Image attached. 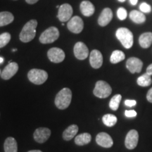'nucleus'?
Masks as SVG:
<instances>
[{"label": "nucleus", "mask_w": 152, "mask_h": 152, "mask_svg": "<svg viewBox=\"0 0 152 152\" xmlns=\"http://www.w3.org/2000/svg\"><path fill=\"white\" fill-rule=\"evenodd\" d=\"M37 26V21L36 20H30L23 28L20 32V41L23 42H29L35 38L36 35V28Z\"/></svg>", "instance_id": "1"}, {"label": "nucleus", "mask_w": 152, "mask_h": 152, "mask_svg": "<svg viewBox=\"0 0 152 152\" xmlns=\"http://www.w3.org/2000/svg\"><path fill=\"white\" fill-rule=\"evenodd\" d=\"M72 100V92L69 88L62 89L58 92L55 98V104L61 110L67 109Z\"/></svg>", "instance_id": "2"}, {"label": "nucleus", "mask_w": 152, "mask_h": 152, "mask_svg": "<svg viewBox=\"0 0 152 152\" xmlns=\"http://www.w3.org/2000/svg\"><path fill=\"white\" fill-rule=\"evenodd\" d=\"M115 35L125 49H130L133 45V34L126 28H120L117 30Z\"/></svg>", "instance_id": "3"}, {"label": "nucleus", "mask_w": 152, "mask_h": 152, "mask_svg": "<svg viewBox=\"0 0 152 152\" xmlns=\"http://www.w3.org/2000/svg\"><path fill=\"white\" fill-rule=\"evenodd\" d=\"M28 77L33 84L42 85L47 81L48 78V74L44 70L34 68L28 72Z\"/></svg>", "instance_id": "4"}, {"label": "nucleus", "mask_w": 152, "mask_h": 152, "mask_svg": "<svg viewBox=\"0 0 152 152\" xmlns=\"http://www.w3.org/2000/svg\"><path fill=\"white\" fill-rule=\"evenodd\" d=\"M112 89L107 83L103 80H99L96 82L95 87L93 90V93L96 97L104 99L111 95Z\"/></svg>", "instance_id": "5"}, {"label": "nucleus", "mask_w": 152, "mask_h": 152, "mask_svg": "<svg viewBox=\"0 0 152 152\" xmlns=\"http://www.w3.org/2000/svg\"><path fill=\"white\" fill-rule=\"evenodd\" d=\"M59 37V31L56 27H50L45 30L39 37V42L42 44L52 43L57 40Z\"/></svg>", "instance_id": "6"}, {"label": "nucleus", "mask_w": 152, "mask_h": 152, "mask_svg": "<svg viewBox=\"0 0 152 152\" xmlns=\"http://www.w3.org/2000/svg\"><path fill=\"white\" fill-rule=\"evenodd\" d=\"M68 29L72 33L79 34L83 31L84 28V23L83 19L79 16H73L69 20L67 24Z\"/></svg>", "instance_id": "7"}, {"label": "nucleus", "mask_w": 152, "mask_h": 152, "mask_svg": "<svg viewBox=\"0 0 152 152\" xmlns=\"http://www.w3.org/2000/svg\"><path fill=\"white\" fill-rule=\"evenodd\" d=\"M73 12V8L69 4H64L58 8L57 17L61 22L68 21L71 18Z\"/></svg>", "instance_id": "8"}, {"label": "nucleus", "mask_w": 152, "mask_h": 152, "mask_svg": "<svg viewBox=\"0 0 152 152\" xmlns=\"http://www.w3.org/2000/svg\"><path fill=\"white\" fill-rule=\"evenodd\" d=\"M139 141V134L136 130H131L127 134L125 140V145L127 149H134L137 146Z\"/></svg>", "instance_id": "9"}, {"label": "nucleus", "mask_w": 152, "mask_h": 152, "mask_svg": "<svg viewBox=\"0 0 152 152\" xmlns=\"http://www.w3.org/2000/svg\"><path fill=\"white\" fill-rule=\"evenodd\" d=\"M47 56L49 59L53 63L62 62L65 58V53L61 49L57 48V47H53L51 48L47 52Z\"/></svg>", "instance_id": "10"}, {"label": "nucleus", "mask_w": 152, "mask_h": 152, "mask_svg": "<svg viewBox=\"0 0 152 152\" xmlns=\"http://www.w3.org/2000/svg\"><path fill=\"white\" fill-rule=\"evenodd\" d=\"M126 67L131 73H140L143 67V62L136 57H131L127 61Z\"/></svg>", "instance_id": "11"}, {"label": "nucleus", "mask_w": 152, "mask_h": 152, "mask_svg": "<svg viewBox=\"0 0 152 152\" xmlns=\"http://www.w3.org/2000/svg\"><path fill=\"white\" fill-rule=\"evenodd\" d=\"M75 56L79 60H84L87 58L89 55L88 48L84 43L78 42L75 45L73 49Z\"/></svg>", "instance_id": "12"}, {"label": "nucleus", "mask_w": 152, "mask_h": 152, "mask_svg": "<svg viewBox=\"0 0 152 152\" xmlns=\"http://www.w3.org/2000/svg\"><path fill=\"white\" fill-rule=\"evenodd\" d=\"M51 135V130L47 128H39L36 129L33 134L34 140L38 143H45Z\"/></svg>", "instance_id": "13"}, {"label": "nucleus", "mask_w": 152, "mask_h": 152, "mask_svg": "<svg viewBox=\"0 0 152 152\" xmlns=\"http://www.w3.org/2000/svg\"><path fill=\"white\" fill-rule=\"evenodd\" d=\"M18 71V65L16 62H11L4 68L2 73H1V77L4 80L11 79L13 76L16 75Z\"/></svg>", "instance_id": "14"}, {"label": "nucleus", "mask_w": 152, "mask_h": 152, "mask_svg": "<svg viewBox=\"0 0 152 152\" xmlns=\"http://www.w3.org/2000/svg\"><path fill=\"white\" fill-rule=\"evenodd\" d=\"M90 63L93 68L98 69L103 64V56L99 50L94 49L90 53Z\"/></svg>", "instance_id": "15"}, {"label": "nucleus", "mask_w": 152, "mask_h": 152, "mask_svg": "<svg viewBox=\"0 0 152 152\" xmlns=\"http://www.w3.org/2000/svg\"><path fill=\"white\" fill-rule=\"evenodd\" d=\"M97 144L104 148H110L113 146V141L111 137L106 132H100L96 137Z\"/></svg>", "instance_id": "16"}, {"label": "nucleus", "mask_w": 152, "mask_h": 152, "mask_svg": "<svg viewBox=\"0 0 152 152\" xmlns=\"http://www.w3.org/2000/svg\"><path fill=\"white\" fill-rule=\"evenodd\" d=\"M112 18H113V12L111 9L109 8L104 9L99 17L98 23L102 27H104L111 22Z\"/></svg>", "instance_id": "17"}, {"label": "nucleus", "mask_w": 152, "mask_h": 152, "mask_svg": "<svg viewBox=\"0 0 152 152\" xmlns=\"http://www.w3.org/2000/svg\"><path fill=\"white\" fill-rule=\"evenodd\" d=\"M80 9V11L83 15L87 17L91 16L94 14L95 11L94 5L89 1H82Z\"/></svg>", "instance_id": "18"}, {"label": "nucleus", "mask_w": 152, "mask_h": 152, "mask_svg": "<svg viewBox=\"0 0 152 152\" xmlns=\"http://www.w3.org/2000/svg\"><path fill=\"white\" fill-rule=\"evenodd\" d=\"M77 132H78V126L77 125H70L63 132V138L66 141H69L77 134Z\"/></svg>", "instance_id": "19"}, {"label": "nucleus", "mask_w": 152, "mask_h": 152, "mask_svg": "<svg viewBox=\"0 0 152 152\" xmlns=\"http://www.w3.org/2000/svg\"><path fill=\"white\" fill-rule=\"evenodd\" d=\"M4 152H18V144L16 140L14 137H9L6 139L4 144Z\"/></svg>", "instance_id": "20"}, {"label": "nucleus", "mask_w": 152, "mask_h": 152, "mask_svg": "<svg viewBox=\"0 0 152 152\" xmlns=\"http://www.w3.org/2000/svg\"><path fill=\"white\" fill-rule=\"evenodd\" d=\"M139 43L142 48H149L152 43V33L148 32L142 34L139 38Z\"/></svg>", "instance_id": "21"}, {"label": "nucleus", "mask_w": 152, "mask_h": 152, "mask_svg": "<svg viewBox=\"0 0 152 152\" xmlns=\"http://www.w3.org/2000/svg\"><path fill=\"white\" fill-rule=\"evenodd\" d=\"M14 16L9 11L0 12V27L7 26L14 21Z\"/></svg>", "instance_id": "22"}, {"label": "nucleus", "mask_w": 152, "mask_h": 152, "mask_svg": "<svg viewBox=\"0 0 152 152\" xmlns=\"http://www.w3.org/2000/svg\"><path fill=\"white\" fill-rule=\"evenodd\" d=\"M92 140V136L89 133H83L78 134L75 138V143L78 146H84L89 144Z\"/></svg>", "instance_id": "23"}, {"label": "nucleus", "mask_w": 152, "mask_h": 152, "mask_svg": "<svg viewBox=\"0 0 152 152\" xmlns=\"http://www.w3.org/2000/svg\"><path fill=\"white\" fill-rule=\"evenodd\" d=\"M130 18L136 23H143L146 20V16L143 13L137 10H132L130 13Z\"/></svg>", "instance_id": "24"}, {"label": "nucleus", "mask_w": 152, "mask_h": 152, "mask_svg": "<svg viewBox=\"0 0 152 152\" xmlns=\"http://www.w3.org/2000/svg\"><path fill=\"white\" fill-rule=\"evenodd\" d=\"M137 83L138 85L141 87H148L152 83L151 76L149 75L147 73L139 77L137 80Z\"/></svg>", "instance_id": "25"}, {"label": "nucleus", "mask_w": 152, "mask_h": 152, "mask_svg": "<svg viewBox=\"0 0 152 152\" xmlns=\"http://www.w3.org/2000/svg\"><path fill=\"white\" fill-rule=\"evenodd\" d=\"M125 54L122 51L115 50L112 53L111 58H110V61L112 64H118V63L122 61L125 59Z\"/></svg>", "instance_id": "26"}, {"label": "nucleus", "mask_w": 152, "mask_h": 152, "mask_svg": "<svg viewBox=\"0 0 152 152\" xmlns=\"http://www.w3.org/2000/svg\"><path fill=\"white\" fill-rule=\"evenodd\" d=\"M117 117L113 114H106L102 118V121L104 124L108 127H113L116 124Z\"/></svg>", "instance_id": "27"}, {"label": "nucleus", "mask_w": 152, "mask_h": 152, "mask_svg": "<svg viewBox=\"0 0 152 152\" xmlns=\"http://www.w3.org/2000/svg\"><path fill=\"white\" fill-rule=\"evenodd\" d=\"M122 96L121 94H115L111 98L109 102V107L113 111H117L119 107V104L121 103Z\"/></svg>", "instance_id": "28"}, {"label": "nucleus", "mask_w": 152, "mask_h": 152, "mask_svg": "<svg viewBox=\"0 0 152 152\" xmlns=\"http://www.w3.org/2000/svg\"><path fill=\"white\" fill-rule=\"evenodd\" d=\"M11 40V35L9 33H4L0 35V48L8 45Z\"/></svg>", "instance_id": "29"}, {"label": "nucleus", "mask_w": 152, "mask_h": 152, "mask_svg": "<svg viewBox=\"0 0 152 152\" xmlns=\"http://www.w3.org/2000/svg\"><path fill=\"white\" fill-rule=\"evenodd\" d=\"M117 16H118V18L120 20H125V19L127 18V16H128L127 11L125 10L124 8H123V7H121V8L118 9Z\"/></svg>", "instance_id": "30"}, {"label": "nucleus", "mask_w": 152, "mask_h": 152, "mask_svg": "<svg viewBox=\"0 0 152 152\" xmlns=\"http://www.w3.org/2000/svg\"><path fill=\"white\" fill-rule=\"evenodd\" d=\"M140 9L144 13H149L151 11V7L148 4L144 2L142 3L140 6Z\"/></svg>", "instance_id": "31"}, {"label": "nucleus", "mask_w": 152, "mask_h": 152, "mask_svg": "<svg viewBox=\"0 0 152 152\" xmlns=\"http://www.w3.org/2000/svg\"><path fill=\"white\" fill-rule=\"evenodd\" d=\"M125 115L128 118H134L137 115V112L134 110H130V111L126 110L125 111Z\"/></svg>", "instance_id": "32"}, {"label": "nucleus", "mask_w": 152, "mask_h": 152, "mask_svg": "<svg viewBox=\"0 0 152 152\" xmlns=\"http://www.w3.org/2000/svg\"><path fill=\"white\" fill-rule=\"evenodd\" d=\"M137 104L135 100H130V99H127L125 101V105L128 106V107H132V106H135Z\"/></svg>", "instance_id": "33"}, {"label": "nucleus", "mask_w": 152, "mask_h": 152, "mask_svg": "<svg viewBox=\"0 0 152 152\" xmlns=\"http://www.w3.org/2000/svg\"><path fill=\"white\" fill-rule=\"evenodd\" d=\"M147 99L148 102H150V103H152V87L149 91H148L147 94Z\"/></svg>", "instance_id": "34"}, {"label": "nucleus", "mask_w": 152, "mask_h": 152, "mask_svg": "<svg viewBox=\"0 0 152 152\" xmlns=\"http://www.w3.org/2000/svg\"><path fill=\"white\" fill-rule=\"evenodd\" d=\"M147 73L149 74V75H152V64L148 66L147 68Z\"/></svg>", "instance_id": "35"}, {"label": "nucleus", "mask_w": 152, "mask_h": 152, "mask_svg": "<svg viewBox=\"0 0 152 152\" xmlns=\"http://www.w3.org/2000/svg\"><path fill=\"white\" fill-rule=\"evenodd\" d=\"M38 1H39V0H26V2L29 4H34L37 2Z\"/></svg>", "instance_id": "36"}, {"label": "nucleus", "mask_w": 152, "mask_h": 152, "mask_svg": "<svg viewBox=\"0 0 152 152\" xmlns=\"http://www.w3.org/2000/svg\"><path fill=\"white\" fill-rule=\"evenodd\" d=\"M137 1L138 0H130V4L132 5H136L137 3Z\"/></svg>", "instance_id": "37"}, {"label": "nucleus", "mask_w": 152, "mask_h": 152, "mask_svg": "<svg viewBox=\"0 0 152 152\" xmlns=\"http://www.w3.org/2000/svg\"><path fill=\"white\" fill-rule=\"evenodd\" d=\"M28 152H42L40 150H31V151H28Z\"/></svg>", "instance_id": "38"}, {"label": "nucleus", "mask_w": 152, "mask_h": 152, "mask_svg": "<svg viewBox=\"0 0 152 152\" xmlns=\"http://www.w3.org/2000/svg\"><path fill=\"white\" fill-rule=\"evenodd\" d=\"M4 61V58H1V57H0V64H1Z\"/></svg>", "instance_id": "39"}, {"label": "nucleus", "mask_w": 152, "mask_h": 152, "mask_svg": "<svg viewBox=\"0 0 152 152\" xmlns=\"http://www.w3.org/2000/svg\"><path fill=\"white\" fill-rule=\"evenodd\" d=\"M118 1H120V2H124L125 0H118Z\"/></svg>", "instance_id": "40"}, {"label": "nucleus", "mask_w": 152, "mask_h": 152, "mask_svg": "<svg viewBox=\"0 0 152 152\" xmlns=\"http://www.w3.org/2000/svg\"></svg>", "instance_id": "41"}]
</instances>
